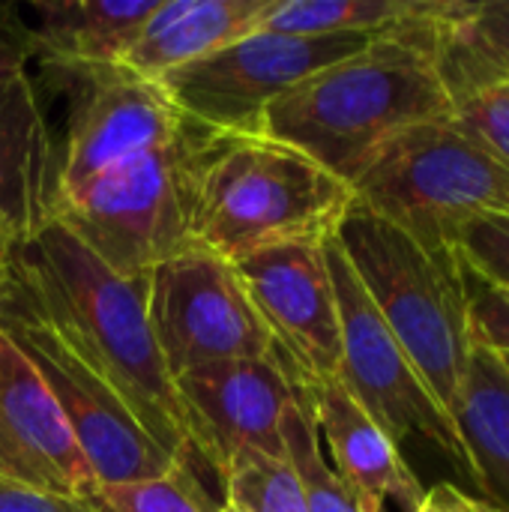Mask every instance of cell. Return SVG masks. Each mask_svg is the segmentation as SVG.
Returning a JSON list of instances; mask_svg holds the SVG:
<instances>
[{"mask_svg": "<svg viewBox=\"0 0 509 512\" xmlns=\"http://www.w3.org/2000/svg\"><path fill=\"white\" fill-rule=\"evenodd\" d=\"M378 36H297L258 27L156 84L195 123L240 138L261 135L264 114L282 93L339 60L360 54Z\"/></svg>", "mask_w": 509, "mask_h": 512, "instance_id": "obj_8", "label": "cell"}, {"mask_svg": "<svg viewBox=\"0 0 509 512\" xmlns=\"http://www.w3.org/2000/svg\"><path fill=\"white\" fill-rule=\"evenodd\" d=\"M18 57H27V60L33 57L30 27L12 9H0V63L18 60Z\"/></svg>", "mask_w": 509, "mask_h": 512, "instance_id": "obj_29", "label": "cell"}, {"mask_svg": "<svg viewBox=\"0 0 509 512\" xmlns=\"http://www.w3.org/2000/svg\"><path fill=\"white\" fill-rule=\"evenodd\" d=\"M354 204L453 252L456 231L483 216L509 219V168L453 120L420 123L390 138L351 180Z\"/></svg>", "mask_w": 509, "mask_h": 512, "instance_id": "obj_6", "label": "cell"}, {"mask_svg": "<svg viewBox=\"0 0 509 512\" xmlns=\"http://www.w3.org/2000/svg\"><path fill=\"white\" fill-rule=\"evenodd\" d=\"M435 33L438 69L450 99L486 84L509 81V0H444Z\"/></svg>", "mask_w": 509, "mask_h": 512, "instance_id": "obj_20", "label": "cell"}, {"mask_svg": "<svg viewBox=\"0 0 509 512\" xmlns=\"http://www.w3.org/2000/svg\"><path fill=\"white\" fill-rule=\"evenodd\" d=\"M60 75L72 84L66 135L57 141L60 201L96 177L168 144L189 120L156 81H144L120 66Z\"/></svg>", "mask_w": 509, "mask_h": 512, "instance_id": "obj_11", "label": "cell"}, {"mask_svg": "<svg viewBox=\"0 0 509 512\" xmlns=\"http://www.w3.org/2000/svg\"><path fill=\"white\" fill-rule=\"evenodd\" d=\"M228 138L186 120L168 144L63 198L54 222L114 273L147 276L192 246V219L204 174Z\"/></svg>", "mask_w": 509, "mask_h": 512, "instance_id": "obj_5", "label": "cell"}, {"mask_svg": "<svg viewBox=\"0 0 509 512\" xmlns=\"http://www.w3.org/2000/svg\"><path fill=\"white\" fill-rule=\"evenodd\" d=\"M351 207V186L306 153L267 135H231L204 174L192 246L240 261L285 243H324Z\"/></svg>", "mask_w": 509, "mask_h": 512, "instance_id": "obj_3", "label": "cell"}, {"mask_svg": "<svg viewBox=\"0 0 509 512\" xmlns=\"http://www.w3.org/2000/svg\"><path fill=\"white\" fill-rule=\"evenodd\" d=\"M465 273L468 288V327L471 345L477 351H489L498 357H509V288L489 285L474 273Z\"/></svg>", "mask_w": 509, "mask_h": 512, "instance_id": "obj_27", "label": "cell"}, {"mask_svg": "<svg viewBox=\"0 0 509 512\" xmlns=\"http://www.w3.org/2000/svg\"><path fill=\"white\" fill-rule=\"evenodd\" d=\"M15 252H18V243L6 231H0V300L6 297L12 276H15Z\"/></svg>", "mask_w": 509, "mask_h": 512, "instance_id": "obj_31", "label": "cell"}, {"mask_svg": "<svg viewBox=\"0 0 509 512\" xmlns=\"http://www.w3.org/2000/svg\"><path fill=\"white\" fill-rule=\"evenodd\" d=\"M222 492L240 512H309L300 480L285 456L243 453L225 474Z\"/></svg>", "mask_w": 509, "mask_h": 512, "instance_id": "obj_24", "label": "cell"}, {"mask_svg": "<svg viewBox=\"0 0 509 512\" xmlns=\"http://www.w3.org/2000/svg\"><path fill=\"white\" fill-rule=\"evenodd\" d=\"M336 240L390 333L453 420L474 354L468 288L456 252H432L360 204L351 207Z\"/></svg>", "mask_w": 509, "mask_h": 512, "instance_id": "obj_4", "label": "cell"}, {"mask_svg": "<svg viewBox=\"0 0 509 512\" xmlns=\"http://www.w3.org/2000/svg\"><path fill=\"white\" fill-rule=\"evenodd\" d=\"M501 360H504V366H507V369H509V357H501Z\"/></svg>", "mask_w": 509, "mask_h": 512, "instance_id": "obj_34", "label": "cell"}, {"mask_svg": "<svg viewBox=\"0 0 509 512\" xmlns=\"http://www.w3.org/2000/svg\"><path fill=\"white\" fill-rule=\"evenodd\" d=\"M219 507L195 465H174L156 477L99 486L87 498L90 512H219Z\"/></svg>", "mask_w": 509, "mask_h": 512, "instance_id": "obj_23", "label": "cell"}, {"mask_svg": "<svg viewBox=\"0 0 509 512\" xmlns=\"http://www.w3.org/2000/svg\"><path fill=\"white\" fill-rule=\"evenodd\" d=\"M444 0L345 57L288 93L264 114L261 135L276 138L348 186L399 132L450 120L453 99L438 69L435 21Z\"/></svg>", "mask_w": 509, "mask_h": 512, "instance_id": "obj_1", "label": "cell"}, {"mask_svg": "<svg viewBox=\"0 0 509 512\" xmlns=\"http://www.w3.org/2000/svg\"><path fill=\"white\" fill-rule=\"evenodd\" d=\"M483 501L509 512V369L498 354H471L459 411L453 417Z\"/></svg>", "mask_w": 509, "mask_h": 512, "instance_id": "obj_19", "label": "cell"}, {"mask_svg": "<svg viewBox=\"0 0 509 512\" xmlns=\"http://www.w3.org/2000/svg\"><path fill=\"white\" fill-rule=\"evenodd\" d=\"M321 444H327L333 471L354 489L366 512H384L396 501L417 512L426 489L402 459L399 444L372 420V414L339 384V378L303 384Z\"/></svg>", "mask_w": 509, "mask_h": 512, "instance_id": "obj_16", "label": "cell"}, {"mask_svg": "<svg viewBox=\"0 0 509 512\" xmlns=\"http://www.w3.org/2000/svg\"><path fill=\"white\" fill-rule=\"evenodd\" d=\"M15 270L27 294L108 378L144 432L174 462L195 465L174 378L147 318V276L114 273L60 222L18 246Z\"/></svg>", "mask_w": 509, "mask_h": 512, "instance_id": "obj_2", "label": "cell"}, {"mask_svg": "<svg viewBox=\"0 0 509 512\" xmlns=\"http://www.w3.org/2000/svg\"><path fill=\"white\" fill-rule=\"evenodd\" d=\"M270 0H159L120 69L159 81L261 27Z\"/></svg>", "mask_w": 509, "mask_h": 512, "instance_id": "obj_17", "label": "cell"}, {"mask_svg": "<svg viewBox=\"0 0 509 512\" xmlns=\"http://www.w3.org/2000/svg\"><path fill=\"white\" fill-rule=\"evenodd\" d=\"M282 447L291 462L309 512H366L354 489L333 471L324 456L312 408L300 381H294V399L282 414Z\"/></svg>", "mask_w": 509, "mask_h": 512, "instance_id": "obj_22", "label": "cell"}, {"mask_svg": "<svg viewBox=\"0 0 509 512\" xmlns=\"http://www.w3.org/2000/svg\"><path fill=\"white\" fill-rule=\"evenodd\" d=\"M324 243H285L234 261L273 351L300 384L339 375V306Z\"/></svg>", "mask_w": 509, "mask_h": 512, "instance_id": "obj_13", "label": "cell"}, {"mask_svg": "<svg viewBox=\"0 0 509 512\" xmlns=\"http://www.w3.org/2000/svg\"><path fill=\"white\" fill-rule=\"evenodd\" d=\"M60 144L51 135L27 57L0 63V231L18 246L57 219Z\"/></svg>", "mask_w": 509, "mask_h": 512, "instance_id": "obj_15", "label": "cell"}, {"mask_svg": "<svg viewBox=\"0 0 509 512\" xmlns=\"http://www.w3.org/2000/svg\"><path fill=\"white\" fill-rule=\"evenodd\" d=\"M147 318L171 378L273 354V339L234 261L201 246L147 273Z\"/></svg>", "mask_w": 509, "mask_h": 512, "instance_id": "obj_10", "label": "cell"}, {"mask_svg": "<svg viewBox=\"0 0 509 512\" xmlns=\"http://www.w3.org/2000/svg\"><path fill=\"white\" fill-rule=\"evenodd\" d=\"M0 512H90L87 501L48 495L18 480L0 477Z\"/></svg>", "mask_w": 509, "mask_h": 512, "instance_id": "obj_28", "label": "cell"}, {"mask_svg": "<svg viewBox=\"0 0 509 512\" xmlns=\"http://www.w3.org/2000/svg\"><path fill=\"white\" fill-rule=\"evenodd\" d=\"M219 512H240V510H234V507H228V504H222V507H219Z\"/></svg>", "mask_w": 509, "mask_h": 512, "instance_id": "obj_32", "label": "cell"}, {"mask_svg": "<svg viewBox=\"0 0 509 512\" xmlns=\"http://www.w3.org/2000/svg\"><path fill=\"white\" fill-rule=\"evenodd\" d=\"M0 477L87 501L99 480L27 357L0 333Z\"/></svg>", "mask_w": 509, "mask_h": 512, "instance_id": "obj_14", "label": "cell"}, {"mask_svg": "<svg viewBox=\"0 0 509 512\" xmlns=\"http://www.w3.org/2000/svg\"><path fill=\"white\" fill-rule=\"evenodd\" d=\"M336 306H339V384L372 414V420L402 444L411 435L435 444L447 462L471 480V462L450 414L438 405L399 339L390 333L357 270L336 237L324 243Z\"/></svg>", "mask_w": 509, "mask_h": 512, "instance_id": "obj_9", "label": "cell"}, {"mask_svg": "<svg viewBox=\"0 0 509 512\" xmlns=\"http://www.w3.org/2000/svg\"><path fill=\"white\" fill-rule=\"evenodd\" d=\"M450 120L509 168V81L453 96Z\"/></svg>", "mask_w": 509, "mask_h": 512, "instance_id": "obj_25", "label": "cell"}, {"mask_svg": "<svg viewBox=\"0 0 509 512\" xmlns=\"http://www.w3.org/2000/svg\"><path fill=\"white\" fill-rule=\"evenodd\" d=\"M483 504H486V501H483ZM486 512H498V510H495V507H489V504H486Z\"/></svg>", "mask_w": 509, "mask_h": 512, "instance_id": "obj_33", "label": "cell"}, {"mask_svg": "<svg viewBox=\"0 0 509 512\" xmlns=\"http://www.w3.org/2000/svg\"><path fill=\"white\" fill-rule=\"evenodd\" d=\"M195 465L219 483L243 453L285 456L282 414L294 381L273 351L264 360H231L174 378Z\"/></svg>", "mask_w": 509, "mask_h": 512, "instance_id": "obj_12", "label": "cell"}, {"mask_svg": "<svg viewBox=\"0 0 509 512\" xmlns=\"http://www.w3.org/2000/svg\"><path fill=\"white\" fill-rule=\"evenodd\" d=\"M453 252L459 264L489 285L509 288V219L483 216L456 231Z\"/></svg>", "mask_w": 509, "mask_h": 512, "instance_id": "obj_26", "label": "cell"}, {"mask_svg": "<svg viewBox=\"0 0 509 512\" xmlns=\"http://www.w3.org/2000/svg\"><path fill=\"white\" fill-rule=\"evenodd\" d=\"M159 0H45L33 3V57L54 72L120 66Z\"/></svg>", "mask_w": 509, "mask_h": 512, "instance_id": "obj_18", "label": "cell"}, {"mask_svg": "<svg viewBox=\"0 0 509 512\" xmlns=\"http://www.w3.org/2000/svg\"><path fill=\"white\" fill-rule=\"evenodd\" d=\"M417 512H486V504L471 498V495H465L453 483H441V486L426 492V498H423V504H420Z\"/></svg>", "mask_w": 509, "mask_h": 512, "instance_id": "obj_30", "label": "cell"}, {"mask_svg": "<svg viewBox=\"0 0 509 512\" xmlns=\"http://www.w3.org/2000/svg\"><path fill=\"white\" fill-rule=\"evenodd\" d=\"M432 0H270L261 27L297 36L387 33L429 9Z\"/></svg>", "mask_w": 509, "mask_h": 512, "instance_id": "obj_21", "label": "cell"}, {"mask_svg": "<svg viewBox=\"0 0 509 512\" xmlns=\"http://www.w3.org/2000/svg\"><path fill=\"white\" fill-rule=\"evenodd\" d=\"M0 333L27 357L72 426L99 486L144 480L171 471L174 462L138 423L108 378L63 336L48 312L18 279L0 300Z\"/></svg>", "mask_w": 509, "mask_h": 512, "instance_id": "obj_7", "label": "cell"}]
</instances>
